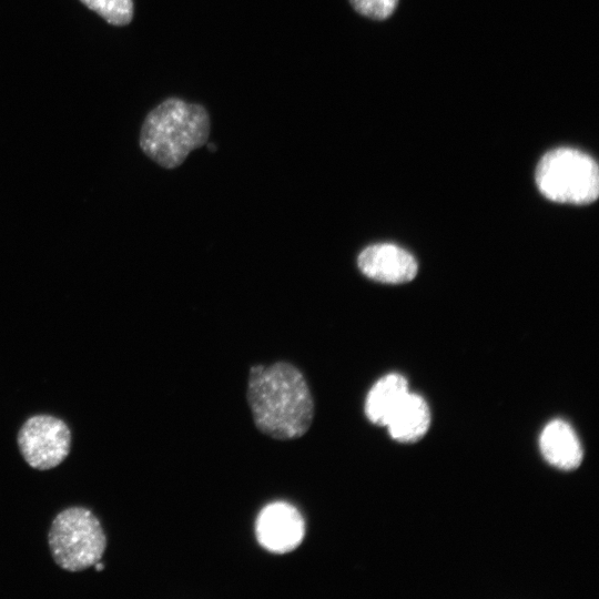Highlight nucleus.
<instances>
[{
	"label": "nucleus",
	"mask_w": 599,
	"mask_h": 599,
	"mask_svg": "<svg viewBox=\"0 0 599 599\" xmlns=\"http://www.w3.org/2000/svg\"><path fill=\"white\" fill-rule=\"evenodd\" d=\"M246 397L256 428L274 439L300 438L312 425L314 402L309 387L290 363L251 367Z\"/></svg>",
	"instance_id": "nucleus-1"
},
{
	"label": "nucleus",
	"mask_w": 599,
	"mask_h": 599,
	"mask_svg": "<svg viewBox=\"0 0 599 599\" xmlns=\"http://www.w3.org/2000/svg\"><path fill=\"white\" fill-rule=\"evenodd\" d=\"M209 134L210 119L202 105L170 98L146 115L139 142L148 158L164 169H174L204 145Z\"/></svg>",
	"instance_id": "nucleus-2"
},
{
	"label": "nucleus",
	"mask_w": 599,
	"mask_h": 599,
	"mask_svg": "<svg viewBox=\"0 0 599 599\" xmlns=\"http://www.w3.org/2000/svg\"><path fill=\"white\" fill-rule=\"evenodd\" d=\"M536 183L554 202L586 205L599 195V169L588 154L572 148H557L539 160Z\"/></svg>",
	"instance_id": "nucleus-3"
},
{
	"label": "nucleus",
	"mask_w": 599,
	"mask_h": 599,
	"mask_svg": "<svg viewBox=\"0 0 599 599\" xmlns=\"http://www.w3.org/2000/svg\"><path fill=\"white\" fill-rule=\"evenodd\" d=\"M48 544L54 562L70 572L83 571L102 559L108 546L99 518L88 508L72 506L52 520Z\"/></svg>",
	"instance_id": "nucleus-4"
},
{
	"label": "nucleus",
	"mask_w": 599,
	"mask_h": 599,
	"mask_svg": "<svg viewBox=\"0 0 599 599\" xmlns=\"http://www.w3.org/2000/svg\"><path fill=\"white\" fill-rule=\"evenodd\" d=\"M72 434L59 417L38 414L29 417L17 436L19 451L34 469L49 470L65 460L71 450Z\"/></svg>",
	"instance_id": "nucleus-5"
},
{
	"label": "nucleus",
	"mask_w": 599,
	"mask_h": 599,
	"mask_svg": "<svg viewBox=\"0 0 599 599\" xmlns=\"http://www.w3.org/2000/svg\"><path fill=\"white\" fill-rule=\"evenodd\" d=\"M260 545L274 554H286L300 546L305 522L300 511L286 502H273L262 509L255 522Z\"/></svg>",
	"instance_id": "nucleus-6"
},
{
	"label": "nucleus",
	"mask_w": 599,
	"mask_h": 599,
	"mask_svg": "<svg viewBox=\"0 0 599 599\" xmlns=\"http://www.w3.org/2000/svg\"><path fill=\"white\" fill-rule=\"evenodd\" d=\"M357 264L365 276L386 284L407 283L415 278L418 271L415 257L390 243L367 246L359 253Z\"/></svg>",
	"instance_id": "nucleus-7"
},
{
	"label": "nucleus",
	"mask_w": 599,
	"mask_h": 599,
	"mask_svg": "<svg viewBox=\"0 0 599 599\" xmlns=\"http://www.w3.org/2000/svg\"><path fill=\"white\" fill-rule=\"evenodd\" d=\"M539 447L544 458L559 469L572 470L582 461L580 440L565 420L555 419L546 425L540 434Z\"/></svg>",
	"instance_id": "nucleus-8"
},
{
	"label": "nucleus",
	"mask_w": 599,
	"mask_h": 599,
	"mask_svg": "<svg viewBox=\"0 0 599 599\" xmlns=\"http://www.w3.org/2000/svg\"><path fill=\"white\" fill-rule=\"evenodd\" d=\"M430 425V410L426 400L413 393L404 398L386 424L389 435L400 443L420 439Z\"/></svg>",
	"instance_id": "nucleus-9"
},
{
	"label": "nucleus",
	"mask_w": 599,
	"mask_h": 599,
	"mask_svg": "<svg viewBox=\"0 0 599 599\" xmlns=\"http://www.w3.org/2000/svg\"><path fill=\"white\" fill-rule=\"evenodd\" d=\"M408 393V383L403 375L392 373L383 376L368 392L365 402L367 418L378 426H386Z\"/></svg>",
	"instance_id": "nucleus-10"
},
{
	"label": "nucleus",
	"mask_w": 599,
	"mask_h": 599,
	"mask_svg": "<svg viewBox=\"0 0 599 599\" xmlns=\"http://www.w3.org/2000/svg\"><path fill=\"white\" fill-rule=\"evenodd\" d=\"M87 8L98 13L113 26L129 24L133 18L132 0H80Z\"/></svg>",
	"instance_id": "nucleus-11"
},
{
	"label": "nucleus",
	"mask_w": 599,
	"mask_h": 599,
	"mask_svg": "<svg viewBox=\"0 0 599 599\" xmlns=\"http://www.w3.org/2000/svg\"><path fill=\"white\" fill-rule=\"evenodd\" d=\"M359 14L373 19L385 20L395 11L398 0H349Z\"/></svg>",
	"instance_id": "nucleus-12"
},
{
	"label": "nucleus",
	"mask_w": 599,
	"mask_h": 599,
	"mask_svg": "<svg viewBox=\"0 0 599 599\" xmlns=\"http://www.w3.org/2000/svg\"><path fill=\"white\" fill-rule=\"evenodd\" d=\"M93 567L95 568L97 571L104 569V565L100 561H98Z\"/></svg>",
	"instance_id": "nucleus-13"
},
{
	"label": "nucleus",
	"mask_w": 599,
	"mask_h": 599,
	"mask_svg": "<svg viewBox=\"0 0 599 599\" xmlns=\"http://www.w3.org/2000/svg\"><path fill=\"white\" fill-rule=\"evenodd\" d=\"M207 149L212 152H215L216 151V145L214 143H209L207 144Z\"/></svg>",
	"instance_id": "nucleus-14"
}]
</instances>
